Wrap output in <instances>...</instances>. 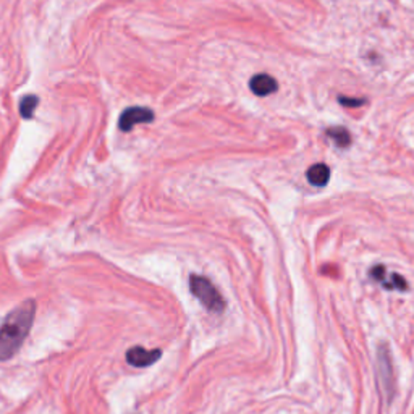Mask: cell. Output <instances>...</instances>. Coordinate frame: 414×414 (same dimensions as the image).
Wrapping results in <instances>:
<instances>
[{"instance_id": "obj_7", "label": "cell", "mask_w": 414, "mask_h": 414, "mask_svg": "<svg viewBox=\"0 0 414 414\" xmlns=\"http://www.w3.org/2000/svg\"><path fill=\"white\" fill-rule=\"evenodd\" d=\"M330 178V168L326 163H316L308 170V180L314 186H326Z\"/></svg>"}, {"instance_id": "obj_4", "label": "cell", "mask_w": 414, "mask_h": 414, "mask_svg": "<svg viewBox=\"0 0 414 414\" xmlns=\"http://www.w3.org/2000/svg\"><path fill=\"white\" fill-rule=\"evenodd\" d=\"M371 277L376 282L382 283V285L387 288V290L405 292L408 288V283L403 277L398 275V274H387L385 265H376V268L371 270Z\"/></svg>"}, {"instance_id": "obj_6", "label": "cell", "mask_w": 414, "mask_h": 414, "mask_svg": "<svg viewBox=\"0 0 414 414\" xmlns=\"http://www.w3.org/2000/svg\"><path fill=\"white\" fill-rule=\"evenodd\" d=\"M277 88H279V84H277L275 79L270 75H264V73L253 76L251 81H249V89H251L256 96L274 94Z\"/></svg>"}, {"instance_id": "obj_8", "label": "cell", "mask_w": 414, "mask_h": 414, "mask_svg": "<svg viewBox=\"0 0 414 414\" xmlns=\"http://www.w3.org/2000/svg\"><path fill=\"white\" fill-rule=\"evenodd\" d=\"M328 138L335 141L338 147H348L351 143V134L347 128H328L327 130Z\"/></svg>"}, {"instance_id": "obj_1", "label": "cell", "mask_w": 414, "mask_h": 414, "mask_svg": "<svg viewBox=\"0 0 414 414\" xmlns=\"http://www.w3.org/2000/svg\"><path fill=\"white\" fill-rule=\"evenodd\" d=\"M36 304L34 301L21 303L5 317L0 327V361H7L18 353L23 342L31 330Z\"/></svg>"}, {"instance_id": "obj_5", "label": "cell", "mask_w": 414, "mask_h": 414, "mask_svg": "<svg viewBox=\"0 0 414 414\" xmlns=\"http://www.w3.org/2000/svg\"><path fill=\"white\" fill-rule=\"evenodd\" d=\"M162 356L161 350H144L141 347H134L127 351V361L134 367H147L154 364Z\"/></svg>"}, {"instance_id": "obj_2", "label": "cell", "mask_w": 414, "mask_h": 414, "mask_svg": "<svg viewBox=\"0 0 414 414\" xmlns=\"http://www.w3.org/2000/svg\"><path fill=\"white\" fill-rule=\"evenodd\" d=\"M190 288L191 293L200 299L206 309L212 311V313H222L225 309V299L222 298V294L217 292V288L206 277L191 275Z\"/></svg>"}, {"instance_id": "obj_10", "label": "cell", "mask_w": 414, "mask_h": 414, "mask_svg": "<svg viewBox=\"0 0 414 414\" xmlns=\"http://www.w3.org/2000/svg\"><path fill=\"white\" fill-rule=\"evenodd\" d=\"M340 104L345 107H360L362 104H366L364 99H348V98H338Z\"/></svg>"}, {"instance_id": "obj_3", "label": "cell", "mask_w": 414, "mask_h": 414, "mask_svg": "<svg viewBox=\"0 0 414 414\" xmlns=\"http://www.w3.org/2000/svg\"><path fill=\"white\" fill-rule=\"evenodd\" d=\"M152 120H154V112L147 109V107H130L122 113L120 120H118V128L122 132H132L134 125L149 123Z\"/></svg>"}, {"instance_id": "obj_9", "label": "cell", "mask_w": 414, "mask_h": 414, "mask_svg": "<svg viewBox=\"0 0 414 414\" xmlns=\"http://www.w3.org/2000/svg\"><path fill=\"white\" fill-rule=\"evenodd\" d=\"M39 104V98L34 94H28L25 98L21 99V104H20V112H21V117L26 118V120H30L33 118V113L34 109H36Z\"/></svg>"}]
</instances>
